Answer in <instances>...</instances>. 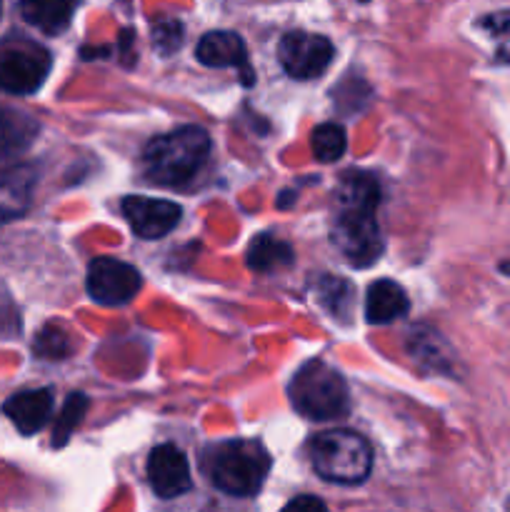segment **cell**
I'll use <instances>...</instances> for the list:
<instances>
[{"label": "cell", "mask_w": 510, "mask_h": 512, "mask_svg": "<svg viewBox=\"0 0 510 512\" xmlns=\"http://www.w3.org/2000/svg\"><path fill=\"white\" fill-rule=\"evenodd\" d=\"M333 243L353 268H370L383 255L378 225L380 183L368 170H348L335 190Z\"/></svg>", "instance_id": "1"}, {"label": "cell", "mask_w": 510, "mask_h": 512, "mask_svg": "<svg viewBox=\"0 0 510 512\" xmlns=\"http://www.w3.org/2000/svg\"><path fill=\"white\" fill-rule=\"evenodd\" d=\"M210 155V135L200 125H183L150 140L143 150V173L150 183L178 188L200 173Z\"/></svg>", "instance_id": "2"}, {"label": "cell", "mask_w": 510, "mask_h": 512, "mask_svg": "<svg viewBox=\"0 0 510 512\" xmlns=\"http://www.w3.org/2000/svg\"><path fill=\"white\" fill-rule=\"evenodd\" d=\"M270 453L258 440H225L208 450L205 470L210 483L235 498L260 493L270 473Z\"/></svg>", "instance_id": "3"}, {"label": "cell", "mask_w": 510, "mask_h": 512, "mask_svg": "<svg viewBox=\"0 0 510 512\" xmlns=\"http://www.w3.org/2000/svg\"><path fill=\"white\" fill-rule=\"evenodd\" d=\"M290 405L308 420H335L350 413V390L343 375L325 360L300 365L288 385Z\"/></svg>", "instance_id": "4"}, {"label": "cell", "mask_w": 510, "mask_h": 512, "mask_svg": "<svg viewBox=\"0 0 510 512\" xmlns=\"http://www.w3.org/2000/svg\"><path fill=\"white\" fill-rule=\"evenodd\" d=\"M313 470L335 485H360L373 470V450L353 430H330L310 445Z\"/></svg>", "instance_id": "5"}, {"label": "cell", "mask_w": 510, "mask_h": 512, "mask_svg": "<svg viewBox=\"0 0 510 512\" xmlns=\"http://www.w3.org/2000/svg\"><path fill=\"white\" fill-rule=\"evenodd\" d=\"M50 53L43 45L25 38H8L0 43V88L13 95H30L40 90L50 73Z\"/></svg>", "instance_id": "6"}, {"label": "cell", "mask_w": 510, "mask_h": 512, "mask_svg": "<svg viewBox=\"0 0 510 512\" xmlns=\"http://www.w3.org/2000/svg\"><path fill=\"white\" fill-rule=\"evenodd\" d=\"M335 48L325 35L305 33V30H293L280 38L278 58L285 73L295 80H313L328 70L333 63Z\"/></svg>", "instance_id": "7"}, {"label": "cell", "mask_w": 510, "mask_h": 512, "mask_svg": "<svg viewBox=\"0 0 510 512\" xmlns=\"http://www.w3.org/2000/svg\"><path fill=\"white\" fill-rule=\"evenodd\" d=\"M143 278L133 265L123 263L118 258H95L88 265V278H85V290L90 298L108 308L128 305L138 295Z\"/></svg>", "instance_id": "8"}, {"label": "cell", "mask_w": 510, "mask_h": 512, "mask_svg": "<svg viewBox=\"0 0 510 512\" xmlns=\"http://www.w3.org/2000/svg\"><path fill=\"white\" fill-rule=\"evenodd\" d=\"M125 220H128L130 230L143 240H160L175 230L180 223L183 208L173 200L160 198H145V195H128L120 203Z\"/></svg>", "instance_id": "9"}, {"label": "cell", "mask_w": 510, "mask_h": 512, "mask_svg": "<svg viewBox=\"0 0 510 512\" xmlns=\"http://www.w3.org/2000/svg\"><path fill=\"white\" fill-rule=\"evenodd\" d=\"M148 480L153 493L163 500L188 493L193 488V478H190V465L183 450L170 443L153 448L148 458Z\"/></svg>", "instance_id": "10"}, {"label": "cell", "mask_w": 510, "mask_h": 512, "mask_svg": "<svg viewBox=\"0 0 510 512\" xmlns=\"http://www.w3.org/2000/svg\"><path fill=\"white\" fill-rule=\"evenodd\" d=\"M195 55L208 68H238L243 85H253V70L248 63V50L243 38L233 30H213L200 38Z\"/></svg>", "instance_id": "11"}, {"label": "cell", "mask_w": 510, "mask_h": 512, "mask_svg": "<svg viewBox=\"0 0 510 512\" xmlns=\"http://www.w3.org/2000/svg\"><path fill=\"white\" fill-rule=\"evenodd\" d=\"M35 183H38V168L30 163L0 170V225L13 223L28 213Z\"/></svg>", "instance_id": "12"}, {"label": "cell", "mask_w": 510, "mask_h": 512, "mask_svg": "<svg viewBox=\"0 0 510 512\" xmlns=\"http://www.w3.org/2000/svg\"><path fill=\"white\" fill-rule=\"evenodd\" d=\"M3 413L13 420L15 428L23 435H35L45 428V423L53 415V390H23L15 393L8 403L3 405Z\"/></svg>", "instance_id": "13"}, {"label": "cell", "mask_w": 510, "mask_h": 512, "mask_svg": "<svg viewBox=\"0 0 510 512\" xmlns=\"http://www.w3.org/2000/svg\"><path fill=\"white\" fill-rule=\"evenodd\" d=\"M410 310L408 293L395 280H375L365 295V320L370 325H388Z\"/></svg>", "instance_id": "14"}, {"label": "cell", "mask_w": 510, "mask_h": 512, "mask_svg": "<svg viewBox=\"0 0 510 512\" xmlns=\"http://www.w3.org/2000/svg\"><path fill=\"white\" fill-rule=\"evenodd\" d=\"M40 123L30 113L0 105V160L15 158L35 143Z\"/></svg>", "instance_id": "15"}, {"label": "cell", "mask_w": 510, "mask_h": 512, "mask_svg": "<svg viewBox=\"0 0 510 512\" xmlns=\"http://www.w3.org/2000/svg\"><path fill=\"white\" fill-rule=\"evenodd\" d=\"M20 15L45 35H60L73 20L78 0H18Z\"/></svg>", "instance_id": "16"}, {"label": "cell", "mask_w": 510, "mask_h": 512, "mask_svg": "<svg viewBox=\"0 0 510 512\" xmlns=\"http://www.w3.org/2000/svg\"><path fill=\"white\" fill-rule=\"evenodd\" d=\"M408 353L410 358L418 360L420 365H425V370H435V373H453V363H455L453 353H450L445 340L440 338L435 330H428V328L410 330Z\"/></svg>", "instance_id": "17"}, {"label": "cell", "mask_w": 510, "mask_h": 512, "mask_svg": "<svg viewBox=\"0 0 510 512\" xmlns=\"http://www.w3.org/2000/svg\"><path fill=\"white\" fill-rule=\"evenodd\" d=\"M248 268L255 273H275V270L290 268L295 263L293 248L283 240L273 238V235H258V238L250 243L248 255Z\"/></svg>", "instance_id": "18"}, {"label": "cell", "mask_w": 510, "mask_h": 512, "mask_svg": "<svg viewBox=\"0 0 510 512\" xmlns=\"http://www.w3.org/2000/svg\"><path fill=\"white\" fill-rule=\"evenodd\" d=\"M318 303L328 310L333 320L350 318V308H353V285L343 278H333V275H323V280L315 288Z\"/></svg>", "instance_id": "19"}, {"label": "cell", "mask_w": 510, "mask_h": 512, "mask_svg": "<svg viewBox=\"0 0 510 512\" xmlns=\"http://www.w3.org/2000/svg\"><path fill=\"white\" fill-rule=\"evenodd\" d=\"M310 148H313L315 160L320 163H335L345 155L348 148V135L340 123H323L310 135Z\"/></svg>", "instance_id": "20"}, {"label": "cell", "mask_w": 510, "mask_h": 512, "mask_svg": "<svg viewBox=\"0 0 510 512\" xmlns=\"http://www.w3.org/2000/svg\"><path fill=\"white\" fill-rule=\"evenodd\" d=\"M88 395L83 393H70L68 400H65L63 410H60L58 420H55L53 428V448H63L65 443L70 440V435L75 433L80 423H83L85 413H88Z\"/></svg>", "instance_id": "21"}, {"label": "cell", "mask_w": 510, "mask_h": 512, "mask_svg": "<svg viewBox=\"0 0 510 512\" xmlns=\"http://www.w3.org/2000/svg\"><path fill=\"white\" fill-rule=\"evenodd\" d=\"M73 350L75 345H73V338H70V333L55 323L45 325V328L35 335L33 353L43 360H65Z\"/></svg>", "instance_id": "22"}, {"label": "cell", "mask_w": 510, "mask_h": 512, "mask_svg": "<svg viewBox=\"0 0 510 512\" xmlns=\"http://www.w3.org/2000/svg\"><path fill=\"white\" fill-rule=\"evenodd\" d=\"M480 28L485 30L495 45V58L510 63V10H498L480 20Z\"/></svg>", "instance_id": "23"}, {"label": "cell", "mask_w": 510, "mask_h": 512, "mask_svg": "<svg viewBox=\"0 0 510 512\" xmlns=\"http://www.w3.org/2000/svg\"><path fill=\"white\" fill-rule=\"evenodd\" d=\"M185 38L183 23L175 18H160L153 25V45L158 48L160 55H173L175 50H180Z\"/></svg>", "instance_id": "24"}, {"label": "cell", "mask_w": 510, "mask_h": 512, "mask_svg": "<svg viewBox=\"0 0 510 512\" xmlns=\"http://www.w3.org/2000/svg\"><path fill=\"white\" fill-rule=\"evenodd\" d=\"M15 328H18V313H15L8 290L0 285V333H10Z\"/></svg>", "instance_id": "25"}, {"label": "cell", "mask_w": 510, "mask_h": 512, "mask_svg": "<svg viewBox=\"0 0 510 512\" xmlns=\"http://www.w3.org/2000/svg\"><path fill=\"white\" fill-rule=\"evenodd\" d=\"M280 512H328L325 503L315 495H300V498H293L288 505H285Z\"/></svg>", "instance_id": "26"}, {"label": "cell", "mask_w": 510, "mask_h": 512, "mask_svg": "<svg viewBox=\"0 0 510 512\" xmlns=\"http://www.w3.org/2000/svg\"><path fill=\"white\" fill-rule=\"evenodd\" d=\"M133 30H120V55H123L125 65H133V53H130V48H133Z\"/></svg>", "instance_id": "27"}, {"label": "cell", "mask_w": 510, "mask_h": 512, "mask_svg": "<svg viewBox=\"0 0 510 512\" xmlns=\"http://www.w3.org/2000/svg\"><path fill=\"white\" fill-rule=\"evenodd\" d=\"M80 55H83V60L108 58V55H110V48H90V45H85V48L80 50Z\"/></svg>", "instance_id": "28"}, {"label": "cell", "mask_w": 510, "mask_h": 512, "mask_svg": "<svg viewBox=\"0 0 510 512\" xmlns=\"http://www.w3.org/2000/svg\"><path fill=\"white\" fill-rule=\"evenodd\" d=\"M295 203V193L293 190H283V193H280V198H278V208H290V205Z\"/></svg>", "instance_id": "29"}, {"label": "cell", "mask_w": 510, "mask_h": 512, "mask_svg": "<svg viewBox=\"0 0 510 512\" xmlns=\"http://www.w3.org/2000/svg\"><path fill=\"white\" fill-rule=\"evenodd\" d=\"M500 270H503L505 275H510V260H505V263H500Z\"/></svg>", "instance_id": "30"}, {"label": "cell", "mask_w": 510, "mask_h": 512, "mask_svg": "<svg viewBox=\"0 0 510 512\" xmlns=\"http://www.w3.org/2000/svg\"><path fill=\"white\" fill-rule=\"evenodd\" d=\"M0 13H3V0H0Z\"/></svg>", "instance_id": "31"}, {"label": "cell", "mask_w": 510, "mask_h": 512, "mask_svg": "<svg viewBox=\"0 0 510 512\" xmlns=\"http://www.w3.org/2000/svg\"><path fill=\"white\" fill-rule=\"evenodd\" d=\"M508 512H510V500H508Z\"/></svg>", "instance_id": "32"}, {"label": "cell", "mask_w": 510, "mask_h": 512, "mask_svg": "<svg viewBox=\"0 0 510 512\" xmlns=\"http://www.w3.org/2000/svg\"><path fill=\"white\" fill-rule=\"evenodd\" d=\"M363 3H368V0H363Z\"/></svg>", "instance_id": "33"}]
</instances>
